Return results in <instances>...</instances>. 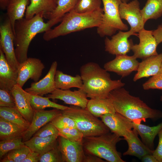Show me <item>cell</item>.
<instances>
[{"instance_id": "obj_1", "label": "cell", "mask_w": 162, "mask_h": 162, "mask_svg": "<svg viewBox=\"0 0 162 162\" xmlns=\"http://www.w3.org/2000/svg\"><path fill=\"white\" fill-rule=\"evenodd\" d=\"M82 89L90 99L108 98L112 91L125 85L121 80H112L110 74L97 63L88 62L80 69Z\"/></svg>"}, {"instance_id": "obj_2", "label": "cell", "mask_w": 162, "mask_h": 162, "mask_svg": "<svg viewBox=\"0 0 162 162\" xmlns=\"http://www.w3.org/2000/svg\"><path fill=\"white\" fill-rule=\"evenodd\" d=\"M116 112L133 122H145L147 118L156 120L162 118V112L153 109L138 97L130 94L122 87L114 89L109 94Z\"/></svg>"}, {"instance_id": "obj_3", "label": "cell", "mask_w": 162, "mask_h": 162, "mask_svg": "<svg viewBox=\"0 0 162 162\" xmlns=\"http://www.w3.org/2000/svg\"><path fill=\"white\" fill-rule=\"evenodd\" d=\"M43 17L42 14H38L31 18H23L15 22V51L16 58L20 64L28 58V47L35 36L39 33L45 32L52 27L48 22H44Z\"/></svg>"}, {"instance_id": "obj_4", "label": "cell", "mask_w": 162, "mask_h": 162, "mask_svg": "<svg viewBox=\"0 0 162 162\" xmlns=\"http://www.w3.org/2000/svg\"><path fill=\"white\" fill-rule=\"evenodd\" d=\"M103 14V8L82 13L73 10L64 15L58 25L45 32L43 38L45 40L49 41L72 32L86 28H97L101 23Z\"/></svg>"}, {"instance_id": "obj_5", "label": "cell", "mask_w": 162, "mask_h": 162, "mask_svg": "<svg viewBox=\"0 0 162 162\" xmlns=\"http://www.w3.org/2000/svg\"><path fill=\"white\" fill-rule=\"evenodd\" d=\"M122 139L110 132L100 136L84 137L82 144L86 154L95 155L109 162H125L116 147L117 144Z\"/></svg>"}, {"instance_id": "obj_6", "label": "cell", "mask_w": 162, "mask_h": 162, "mask_svg": "<svg viewBox=\"0 0 162 162\" xmlns=\"http://www.w3.org/2000/svg\"><path fill=\"white\" fill-rule=\"evenodd\" d=\"M62 112L74 120L76 128L82 133L84 138L100 136L110 131L101 120L86 108L72 105Z\"/></svg>"}, {"instance_id": "obj_7", "label": "cell", "mask_w": 162, "mask_h": 162, "mask_svg": "<svg viewBox=\"0 0 162 162\" xmlns=\"http://www.w3.org/2000/svg\"><path fill=\"white\" fill-rule=\"evenodd\" d=\"M103 14L101 23L97 31L101 37L111 36L117 30L126 31L128 26L122 21L119 14V6L121 0H102Z\"/></svg>"}, {"instance_id": "obj_8", "label": "cell", "mask_w": 162, "mask_h": 162, "mask_svg": "<svg viewBox=\"0 0 162 162\" xmlns=\"http://www.w3.org/2000/svg\"><path fill=\"white\" fill-rule=\"evenodd\" d=\"M14 41V32L8 18L0 26V48L8 62L15 70L18 71L20 64L16 56Z\"/></svg>"}, {"instance_id": "obj_9", "label": "cell", "mask_w": 162, "mask_h": 162, "mask_svg": "<svg viewBox=\"0 0 162 162\" xmlns=\"http://www.w3.org/2000/svg\"><path fill=\"white\" fill-rule=\"evenodd\" d=\"M138 0H133L130 2H122L119 8L122 19L127 21L130 26V30L133 33L139 32L144 28L145 24Z\"/></svg>"}, {"instance_id": "obj_10", "label": "cell", "mask_w": 162, "mask_h": 162, "mask_svg": "<svg viewBox=\"0 0 162 162\" xmlns=\"http://www.w3.org/2000/svg\"><path fill=\"white\" fill-rule=\"evenodd\" d=\"M153 31L144 28L137 34L139 43L134 44L131 49L133 56L136 58L143 60L158 54L157 51L158 44L153 35Z\"/></svg>"}, {"instance_id": "obj_11", "label": "cell", "mask_w": 162, "mask_h": 162, "mask_svg": "<svg viewBox=\"0 0 162 162\" xmlns=\"http://www.w3.org/2000/svg\"><path fill=\"white\" fill-rule=\"evenodd\" d=\"M138 36L130 30L126 32L119 31L111 39L106 37L104 40L105 50L109 53L116 56L126 55L131 50L134 45L132 39H128L131 35Z\"/></svg>"}, {"instance_id": "obj_12", "label": "cell", "mask_w": 162, "mask_h": 162, "mask_svg": "<svg viewBox=\"0 0 162 162\" xmlns=\"http://www.w3.org/2000/svg\"><path fill=\"white\" fill-rule=\"evenodd\" d=\"M112 60L104 64V68L107 71L113 72L122 77L128 76L134 71L137 70L139 62L133 55L116 56Z\"/></svg>"}, {"instance_id": "obj_13", "label": "cell", "mask_w": 162, "mask_h": 162, "mask_svg": "<svg viewBox=\"0 0 162 162\" xmlns=\"http://www.w3.org/2000/svg\"><path fill=\"white\" fill-rule=\"evenodd\" d=\"M45 68L44 64L39 59L29 57L20 64L17 84L22 87L29 79L38 81Z\"/></svg>"}, {"instance_id": "obj_14", "label": "cell", "mask_w": 162, "mask_h": 162, "mask_svg": "<svg viewBox=\"0 0 162 162\" xmlns=\"http://www.w3.org/2000/svg\"><path fill=\"white\" fill-rule=\"evenodd\" d=\"M100 118L111 133L124 138L127 137L134 128L132 121L116 112L104 115Z\"/></svg>"}, {"instance_id": "obj_15", "label": "cell", "mask_w": 162, "mask_h": 162, "mask_svg": "<svg viewBox=\"0 0 162 162\" xmlns=\"http://www.w3.org/2000/svg\"><path fill=\"white\" fill-rule=\"evenodd\" d=\"M58 140L64 162H84L86 154L82 142L71 141L61 136Z\"/></svg>"}, {"instance_id": "obj_16", "label": "cell", "mask_w": 162, "mask_h": 162, "mask_svg": "<svg viewBox=\"0 0 162 162\" xmlns=\"http://www.w3.org/2000/svg\"><path fill=\"white\" fill-rule=\"evenodd\" d=\"M62 114L61 110L55 108L50 110H34L32 121L22 136V141L30 140L39 129Z\"/></svg>"}, {"instance_id": "obj_17", "label": "cell", "mask_w": 162, "mask_h": 162, "mask_svg": "<svg viewBox=\"0 0 162 162\" xmlns=\"http://www.w3.org/2000/svg\"><path fill=\"white\" fill-rule=\"evenodd\" d=\"M46 97L52 99H59L66 104L86 108L88 100L87 96L82 89L72 91L70 89L56 88Z\"/></svg>"}, {"instance_id": "obj_18", "label": "cell", "mask_w": 162, "mask_h": 162, "mask_svg": "<svg viewBox=\"0 0 162 162\" xmlns=\"http://www.w3.org/2000/svg\"><path fill=\"white\" fill-rule=\"evenodd\" d=\"M57 65L56 61L53 62L45 76L39 81L32 82L30 87L25 90L29 94L41 96L52 93L56 88L55 76Z\"/></svg>"}, {"instance_id": "obj_19", "label": "cell", "mask_w": 162, "mask_h": 162, "mask_svg": "<svg viewBox=\"0 0 162 162\" xmlns=\"http://www.w3.org/2000/svg\"><path fill=\"white\" fill-rule=\"evenodd\" d=\"M162 69V53L149 57L139 62L133 81L135 82L142 78L155 75Z\"/></svg>"}, {"instance_id": "obj_20", "label": "cell", "mask_w": 162, "mask_h": 162, "mask_svg": "<svg viewBox=\"0 0 162 162\" xmlns=\"http://www.w3.org/2000/svg\"><path fill=\"white\" fill-rule=\"evenodd\" d=\"M18 71L15 70L6 60L0 48V88L11 92L17 84Z\"/></svg>"}, {"instance_id": "obj_21", "label": "cell", "mask_w": 162, "mask_h": 162, "mask_svg": "<svg viewBox=\"0 0 162 162\" xmlns=\"http://www.w3.org/2000/svg\"><path fill=\"white\" fill-rule=\"evenodd\" d=\"M11 92L14 98L15 108L31 123L34 116V110L31 105L25 91L16 84L13 88Z\"/></svg>"}, {"instance_id": "obj_22", "label": "cell", "mask_w": 162, "mask_h": 162, "mask_svg": "<svg viewBox=\"0 0 162 162\" xmlns=\"http://www.w3.org/2000/svg\"><path fill=\"white\" fill-rule=\"evenodd\" d=\"M138 135L136 130L133 128L128 136L123 139L128 145V150L123 153L124 156H134L141 160L146 154H152L154 150L148 148L139 139Z\"/></svg>"}, {"instance_id": "obj_23", "label": "cell", "mask_w": 162, "mask_h": 162, "mask_svg": "<svg viewBox=\"0 0 162 162\" xmlns=\"http://www.w3.org/2000/svg\"><path fill=\"white\" fill-rule=\"evenodd\" d=\"M59 136L57 134L45 137L33 136L24 143L32 151L41 155L58 146Z\"/></svg>"}, {"instance_id": "obj_24", "label": "cell", "mask_w": 162, "mask_h": 162, "mask_svg": "<svg viewBox=\"0 0 162 162\" xmlns=\"http://www.w3.org/2000/svg\"><path fill=\"white\" fill-rule=\"evenodd\" d=\"M57 0H30L25 12V18H31L41 14L44 17L52 12L57 6Z\"/></svg>"}, {"instance_id": "obj_25", "label": "cell", "mask_w": 162, "mask_h": 162, "mask_svg": "<svg viewBox=\"0 0 162 162\" xmlns=\"http://www.w3.org/2000/svg\"><path fill=\"white\" fill-rule=\"evenodd\" d=\"M133 124L134 128L140 136L142 142L149 149L154 151V140L162 128V123L152 127L134 122Z\"/></svg>"}, {"instance_id": "obj_26", "label": "cell", "mask_w": 162, "mask_h": 162, "mask_svg": "<svg viewBox=\"0 0 162 162\" xmlns=\"http://www.w3.org/2000/svg\"><path fill=\"white\" fill-rule=\"evenodd\" d=\"M86 108L98 118L105 114L116 112L112 103L109 98L90 99L88 100Z\"/></svg>"}, {"instance_id": "obj_27", "label": "cell", "mask_w": 162, "mask_h": 162, "mask_svg": "<svg viewBox=\"0 0 162 162\" xmlns=\"http://www.w3.org/2000/svg\"><path fill=\"white\" fill-rule=\"evenodd\" d=\"M30 0H9L8 3L7 14L8 19L11 25L14 34L15 22L23 18Z\"/></svg>"}, {"instance_id": "obj_28", "label": "cell", "mask_w": 162, "mask_h": 162, "mask_svg": "<svg viewBox=\"0 0 162 162\" xmlns=\"http://www.w3.org/2000/svg\"><path fill=\"white\" fill-rule=\"evenodd\" d=\"M77 0H57V6L51 13L44 16L53 26L61 22L67 13L73 10Z\"/></svg>"}, {"instance_id": "obj_29", "label": "cell", "mask_w": 162, "mask_h": 162, "mask_svg": "<svg viewBox=\"0 0 162 162\" xmlns=\"http://www.w3.org/2000/svg\"><path fill=\"white\" fill-rule=\"evenodd\" d=\"M56 88L68 90L72 88L82 89L83 83L80 75L72 76L64 73L62 71L57 70L55 76Z\"/></svg>"}, {"instance_id": "obj_30", "label": "cell", "mask_w": 162, "mask_h": 162, "mask_svg": "<svg viewBox=\"0 0 162 162\" xmlns=\"http://www.w3.org/2000/svg\"><path fill=\"white\" fill-rule=\"evenodd\" d=\"M26 130L0 117V140L4 141L22 137Z\"/></svg>"}, {"instance_id": "obj_31", "label": "cell", "mask_w": 162, "mask_h": 162, "mask_svg": "<svg viewBox=\"0 0 162 162\" xmlns=\"http://www.w3.org/2000/svg\"><path fill=\"white\" fill-rule=\"evenodd\" d=\"M0 117L26 130L29 128L30 124L15 107H0Z\"/></svg>"}, {"instance_id": "obj_32", "label": "cell", "mask_w": 162, "mask_h": 162, "mask_svg": "<svg viewBox=\"0 0 162 162\" xmlns=\"http://www.w3.org/2000/svg\"><path fill=\"white\" fill-rule=\"evenodd\" d=\"M26 94L34 110H44L47 108H53L64 110L68 107L52 101L47 97H44L38 95L32 94L26 91Z\"/></svg>"}, {"instance_id": "obj_33", "label": "cell", "mask_w": 162, "mask_h": 162, "mask_svg": "<svg viewBox=\"0 0 162 162\" xmlns=\"http://www.w3.org/2000/svg\"><path fill=\"white\" fill-rule=\"evenodd\" d=\"M141 11L144 22L157 19L162 15V0H147Z\"/></svg>"}, {"instance_id": "obj_34", "label": "cell", "mask_w": 162, "mask_h": 162, "mask_svg": "<svg viewBox=\"0 0 162 162\" xmlns=\"http://www.w3.org/2000/svg\"><path fill=\"white\" fill-rule=\"evenodd\" d=\"M102 0H77L73 10L81 13L93 12L102 8Z\"/></svg>"}, {"instance_id": "obj_35", "label": "cell", "mask_w": 162, "mask_h": 162, "mask_svg": "<svg viewBox=\"0 0 162 162\" xmlns=\"http://www.w3.org/2000/svg\"><path fill=\"white\" fill-rule=\"evenodd\" d=\"M25 146L22 137L0 141V158H2L9 151Z\"/></svg>"}, {"instance_id": "obj_36", "label": "cell", "mask_w": 162, "mask_h": 162, "mask_svg": "<svg viewBox=\"0 0 162 162\" xmlns=\"http://www.w3.org/2000/svg\"><path fill=\"white\" fill-rule=\"evenodd\" d=\"M59 136L74 142H82V133L76 127H68L58 129Z\"/></svg>"}, {"instance_id": "obj_37", "label": "cell", "mask_w": 162, "mask_h": 162, "mask_svg": "<svg viewBox=\"0 0 162 162\" xmlns=\"http://www.w3.org/2000/svg\"><path fill=\"white\" fill-rule=\"evenodd\" d=\"M40 162H64L58 145L54 148L40 155Z\"/></svg>"}, {"instance_id": "obj_38", "label": "cell", "mask_w": 162, "mask_h": 162, "mask_svg": "<svg viewBox=\"0 0 162 162\" xmlns=\"http://www.w3.org/2000/svg\"><path fill=\"white\" fill-rule=\"evenodd\" d=\"M31 151L26 146L9 151L7 156L14 162H22Z\"/></svg>"}, {"instance_id": "obj_39", "label": "cell", "mask_w": 162, "mask_h": 162, "mask_svg": "<svg viewBox=\"0 0 162 162\" xmlns=\"http://www.w3.org/2000/svg\"><path fill=\"white\" fill-rule=\"evenodd\" d=\"M144 89H158L162 90V69L155 75L152 76L142 85Z\"/></svg>"}, {"instance_id": "obj_40", "label": "cell", "mask_w": 162, "mask_h": 162, "mask_svg": "<svg viewBox=\"0 0 162 162\" xmlns=\"http://www.w3.org/2000/svg\"><path fill=\"white\" fill-rule=\"evenodd\" d=\"M51 122L58 129L68 127H76L75 122L73 119L62 114L56 117Z\"/></svg>"}, {"instance_id": "obj_41", "label": "cell", "mask_w": 162, "mask_h": 162, "mask_svg": "<svg viewBox=\"0 0 162 162\" xmlns=\"http://www.w3.org/2000/svg\"><path fill=\"white\" fill-rule=\"evenodd\" d=\"M57 134L59 135L58 130L50 122L39 129L33 136L45 137Z\"/></svg>"}, {"instance_id": "obj_42", "label": "cell", "mask_w": 162, "mask_h": 162, "mask_svg": "<svg viewBox=\"0 0 162 162\" xmlns=\"http://www.w3.org/2000/svg\"><path fill=\"white\" fill-rule=\"evenodd\" d=\"M0 107H15L14 98L11 92L0 88Z\"/></svg>"}, {"instance_id": "obj_43", "label": "cell", "mask_w": 162, "mask_h": 162, "mask_svg": "<svg viewBox=\"0 0 162 162\" xmlns=\"http://www.w3.org/2000/svg\"><path fill=\"white\" fill-rule=\"evenodd\" d=\"M159 142L156 148L154 150L152 155L158 162H162V128L158 133Z\"/></svg>"}, {"instance_id": "obj_44", "label": "cell", "mask_w": 162, "mask_h": 162, "mask_svg": "<svg viewBox=\"0 0 162 162\" xmlns=\"http://www.w3.org/2000/svg\"><path fill=\"white\" fill-rule=\"evenodd\" d=\"M40 156L38 153L31 150L22 162H38Z\"/></svg>"}, {"instance_id": "obj_45", "label": "cell", "mask_w": 162, "mask_h": 162, "mask_svg": "<svg viewBox=\"0 0 162 162\" xmlns=\"http://www.w3.org/2000/svg\"><path fill=\"white\" fill-rule=\"evenodd\" d=\"M152 34L158 45L162 42V23L158 26L156 29L153 30Z\"/></svg>"}, {"instance_id": "obj_46", "label": "cell", "mask_w": 162, "mask_h": 162, "mask_svg": "<svg viewBox=\"0 0 162 162\" xmlns=\"http://www.w3.org/2000/svg\"><path fill=\"white\" fill-rule=\"evenodd\" d=\"M102 159L95 155L86 154L84 162H105Z\"/></svg>"}, {"instance_id": "obj_47", "label": "cell", "mask_w": 162, "mask_h": 162, "mask_svg": "<svg viewBox=\"0 0 162 162\" xmlns=\"http://www.w3.org/2000/svg\"><path fill=\"white\" fill-rule=\"evenodd\" d=\"M141 160L142 162H158L152 154H146L142 157Z\"/></svg>"}, {"instance_id": "obj_48", "label": "cell", "mask_w": 162, "mask_h": 162, "mask_svg": "<svg viewBox=\"0 0 162 162\" xmlns=\"http://www.w3.org/2000/svg\"><path fill=\"white\" fill-rule=\"evenodd\" d=\"M9 0H0V7L1 9L4 10L6 8Z\"/></svg>"}, {"instance_id": "obj_49", "label": "cell", "mask_w": 162, "mask_h": 162, "mask_svg": "<svg viewBox=\"0 0 162 162\" xmlns=\"http://www.w3.org/2000/svg\"><path fill=\"white\" fill-rule=\"evenodd\" d=\"M0 162H14V161L8 157L7 155L3 158L0 159Z\"/></svg>"}, {"instance_id": "obj_50", "label": "cell", "mask_w": 162, "mask_h": 162, "mask_svg": "<svg viewBox=\"0 0 162 162\" xmlns=\"http://www.w3.org/2000/svg\"><path fill=\"white\" fill-rule=\"evenodd\" d=\"M121 1L123 2L128 3L129 0H121Z\"/></svg>"}, {"instance_id": "obj_51", "label": "cell", "mask_w": 162, "mask_h": 162, "mask_svg": "<svg viewBox=\"0 0 162 162\" xmlns=\"http://www.w3.org/2000/svg\"><path fill=\"white\" fill-rule=\"evenodd\" d=\"M160 100L162 101V96H160Z\"/></svg>"}]
</instances>
